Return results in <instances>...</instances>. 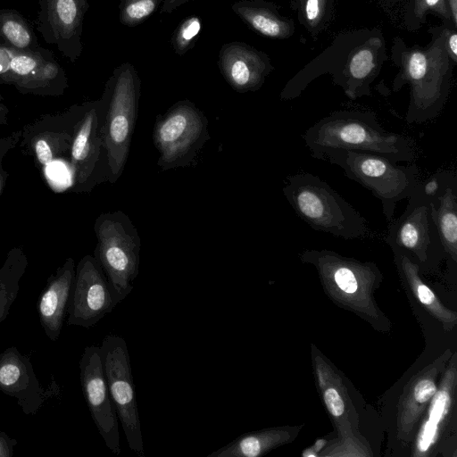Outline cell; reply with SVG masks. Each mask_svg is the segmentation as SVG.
Returning <instances> with one entry per match:
<instances>
[{"label": "cell", "mask_w": 457, "mask_h": 457, "mask_svg": "<svg viewBox=\"0 0 457 457\" xmlns=\"http://www.w3.org/2000/svg\"><path fill=\"white\" fill-rule=\"evenodd\" d=\"M445 48L452 62H457V33L456 28L445 26Z\"/></svg>", "instance_id": "34"}, {"label": "cell", "mask_w": 457, "mask_h": 457, "mask_svg": "<svg viewBox=\"0 0 457 457\" xmlns=\"http://www.w3.org/2000/svg\"><path fill=\"white\" fill-rule=\"evenodd\" d=\"M384 43L378 37H370L356 46L343 64L332 75L335 84L340 86L352 100L371 95L370 85L378 75L382 61L380 50Z\"/></svg>", "instance_id": "19"}, {"label": "cell", "mask_w": 457, "mask_h": 457, "mask_svg": "<svg viewBox=\"0 0 457 457\" xmlns=\"http://www.w3.org/2000/svg\"><path fill=\"white\" fill-rule=\"evenodd\" d=\"M0 45L17 50L40 47L30 23L13 9H0Z\"/></svg>", "instance_id": "27"}, {"label": "cell", "mask_w": 457, "mask_h": 457, "mask_svg": "<svg viewBox=\"0 0 457 457\" xmlns=\"http://www.w3.org/2000/svg\"><path fill=\"white\" fill-rule=\"evenodd\" d=\"M202 29V21L196 16H189L181 21L174 30L170 43L174 53L182 56L194 48Z\"/></svg>", "instance_id": "31"}, {"label": "cell", "mask_w": 457, "mask_h": 457, "mask_svg": "<svg viewBox=\"0 0 457 457\" xmlns=\"http://www.w3.org/2000/svg\"><path fill=\"white\" fill-rule=\"evenodd\" d=\"M118 304L113 290L94 255L83 256L75 268L67 324L89 328Z\"/></svg>", "instance_id": "13"}, {"label": "cell", "mask_w": 457, "mask_h": 457, "mask_svg": "<svg viewBox=\"0 0 457 457\" xmlns=\"http://www.w3.org/2000/svg\"><path fill=\"white\" fill-rule=\"evenodd\" d=\"M102 363L119 422L129 449L145 457L141 422L127 343L118 335H107L100 345Z\"/></svg>", "instance_id": "10"}, {"label": "cell", "mask_w": 457, "mask_h": 457, "mask_svg": "<svg viewBox=\"0 0 457 457\" xmlns=\"http://www.w3.org/2000/svg\"><path fill=\"white\" fill-rule=\"evenodd\" d=\"M75 262L71 257L65 260L57 270L48 277L37 308L41 327L46 336L55 342L61 335L75 277Z\"/></svg>", "instance_id": "20"}, {"label": "cell", "mask_w": 457, "mask_h": 457, "mask_svg": "<svg viewBox=\"0 0 457 457\" xmlns=\"http://www.w3.org/2000/svg\"><path fill=\"white\" fill-rule=\"evenodd\" d=\"M94 231L97 240L94 257L120 303L133 290L139 273L140 237L129 216L120 210L100 214Z\"/></svg>", "instance_id": "6"}, {"label": "cell", "mask_w": 457, "mask_h": 457, "mask_svg": "<svg viewBox=\"0 0 457 457\" xmlns=\"http://www.w3.org/2000/svg\"><path fill=\"white\" fill-rule=\"evenodd\" d=\"M36 29L44 41L75 62L83 51V21L87 0H39Z\"/></svg>", "instance_id": "15"}, {"label": "cell", "mask_w": 457, "mask_h": 457, "mask_svg": "<svg viewBox=\"0 0 457 457\" xmlns=\"http://www.w3.org/2000/svg\"><path fill=\"white\" fill-rule=\"evenodd\" d=\"M0 391L16 399L26 415H34L49 395L38 382L28 356L15 346L0 353Z\"/></svg>", "instance_id": "17"}, {"label": "cell", "mask_w": 457, "mask_h": 457, "mask_svg": "<svg viewBox=\"0 0 457 457\" xmlns=\"http://www.w3.org/2000/svg\"><path fill=\"white\" fill-rule=\"evenodd\" d=\"M379 1H381L384 4H386L387 7H389L391 5L395 4L397 2H399L401 0H379Z\"/></svg>", "instance_id": "38"}, {"label": "cell", "mask_w": 457, "mask_h": 457, "mask_svg": "<svg viewBox=\"0 0 457 457\" xmlns=\"http://www.w3.org/2000/svg\"><path fill=\"white\" fill-rule=\"evenodd\" d=\"M29 265L27 255L21 247L12 248L0 268V323L4 321L15 302L20 281Z\"/></svg>", "instance_id": "26"}, {"label": "cell", "mask_w": 457, "mask_h": 457, "mask_svg": "<svg viewBox=\"0 0 457 457\" xmlns=\"http://www.w3.org/2000/svg\"><path fill=\"white\" fill-rule=\"evenodd\" d=\"M422 187L429 198L433 217L445 254L457 262V175L452 170L435 173Z\"/></svg>", "instance_id": "18"}, {"label": "cell", "mask_w": 457, "mask_h": 457, "mask_svg": "<svg viewBox=\"0 0 457 457\" xmlns=\"http://www.w3.org/2000/svg\"><path fill=\"white\" fill-rule=\"evenodd\" d=\"M455 382L456 364L453 354L452 363L445 370L439 388L428 403V416L416 439L415 455L426 454L436 444L440 428L450 411Z\"/></svg>", "instance_id": "23"}, {"label": "cell", "mask_w": 457, "mask_h": 457, "mask_svg": "<svg viewBox=\"0 0 457 457\" xmlns=\"http://www.w3.org/2000/svg\"><path fill=\"white\" fill-rule=\"evenodd\" d=\"M79 104L43 115L21 129V146L50 183L54 175H70V154ZM70 187V186H69Z\"/></svg>", "instance_id": "9"}, {"label": "cell", "mask_w": 457, "mask_h": 457, "mask_svg": "<svg viewBox=\"0 0 457 457\" xmlns=\"http://www.w3.org/2000/svg\"><path fill=\"white\" fill-rule=\"evenodd\" d=\"M446 360L445 353L419 373L408 385L399 405L397 419L399 436H409L419 421L436 392V379Z\"/></svg>", "instance_id": "21"}, {"label": "cell", "mask_w": 457, "mask_h": 457, "mask_svg": "<svg viewBox=\"0 0 457 457\" xmlns=\"http://www.w3.org/2000/svg\"><path fill=\"white\" fill-rule=\"evenodd\" d=\"M217 64L227 83L238 93L257 91L273 70L264 52L239 41L222 45Z\"/></svg>", "instance_id": "16"}, {"label": "cell", "mask_w": 457, "mask_h": 457, "mask_svg": "<svg viewBox=\"0 0 457 457\" xmlns=\"http://www.w3.org/2000/svg\"><path fill=\"white\" fill-rule=\"evenodd\" d=\"M17 441L6 433L0 431V457H12Z\"/></svg>", "instance_id": "35"}, {"label": "cell", "mask_w": 457, "mask_h": 457, "mask_svg": "<svg viewBox=\"0 0 457 457\" xmlns=\"http://www.w3.org/2000/svg\"><path fill=\"white\" fill-rule=\"evenodd\" d=\"M300 0H294V4L293 6H295Z\"/></svg>", "instance_id": "39"}, {"label": "cell", "mask_w": 457, "mask_h": 457, "mask_svg": "<svg viewBox=\"0 0 457 457\" xmlns=\"http://www.w3.org/2000/svg\"><path fill=\"white\" fill-rule=\"evenodd\" d=\"M315 158L339 166L347 178L370 191L381 202L387 223L394 219L397 203L408 199L421 182L414 162L398 165L381 155L343 149H328Z\"/></svg>", "instance_id": "5"}, {"label": "cell", "mask_w": 457, "mask_h": 457, "mask_svg": "<svg viewBox=\"0 0 457 457\" xmlns=\"http://www.w3.org/2000/svg\"><path fill=\"white\" fill-rule=\"evenodd\" d=\"M232 11L258 34L274 39L290 37L295 32L294 21L282 16L276 4L266 0H239Z\"/></svg>", "instance_id": "22"}, {"label": "cell", "mask_w": 457, "mask_h": 457, "mask_svg": "<svg viewBox=\"0 0 457 457\" xmlns=\"http://www.w3.org/2000/svg\"><path fill=\"white\" fill-rule=\"evenodd\" d=\"M21 129L0 137V196L7 182L9 173L4 168V159L21 140Z\"/></svg>", "instance_id": "32"}, {"label": "cell", "mask_w": 457, "mask_h": 457, "mask_svg": "<svg viewBox=\"0 0 457 457\" xmlns=\"http://www.w3.org/2000/svg\"><path fill=\"white\" fill-rule=\"evenodd\" d=\"M403 21L409 30H416L426 21L428 11L436 12L445 21L452 22L445 0H403ZM453 23V22H452Z\"/></svg>", "instance_id": "29"}, {"label": "cell", "mask_w": 457, "mask_h": 457, "mask_svg": "<svg viewBox=\"0 0 457 457\" xmlns=\"http://www.w3.org/2000/svg\"><path fill=\"white\" fill-rule=\"evenodd\" d=\"M210 139L208 119L193 102L180 100L157 115L153 142L162 170L191 165Z\"/></svg>", "instance_id": "7"}, {"label": "cell", "mask_w": 457, "mask_h": 457, "mask_svg": "<svg viewBox=\"0 0 457 457\" xmlns=\"http://www.w3.org/2000/svg\"><path fill=\"white\" fill-rule=\"evenodd\" d=\"M282 192L296 215L314 230L346 240L370 234L366 219L317 175H290Z\"/></svg>", "instance_id": "3"}, {"label": "cell", "mask_w": 457, "mask_h": 457, "mask_svg": "<svg viewBox=\"0 0 457 457\" xmlns=\"http://www.w3.org/2000/svg\"><path fill=\"white\" fill-rule=\"evenodd\" d=\"M283 429L268 428L243 434L207 457H259L287 441Z\"/></svg>", "instance_id": "24"}, {"label": "cell", "mask_w": 457, "mask_h": 457, "mask_svg": "<svg viewBox=\"0 0 457 457\" xmlns=\"http://www.w3.org/2000/svg\"><path fill=\"white\" fill-rule=\"evenodd\" d=\"M398 267L420 303L444 327L451 329L456 323V313L446 309L436 298L434 292L427 286L420 276V267L411 258L403 253H395Z\"/></svg>", "instance_id": "25"}, {"label": "cell", "mask_w": 457, "mask_h": 457, "mask_svg": "<svg viewBox=\"0 0 457 457\" xmlns=\"http://www.w3.org/2000/svg\"><path fill=\"white\" fill-rule=\"evenodd\" d=\"M407 200L402 215L387 223L386 242L420 267L444 255V249L422 181Z\"/></svg>", "instance_id": "11"}, {"label": "cell", "mask_w": 457, "mask_h": 457, "mask_svg": "<svg viewBox=\"0 0 457 457\" xmlns=\"http://www.w3.org/2000/svg\"><path fill=\"white\" fill-rule=\"evenodd\" d=\"M334 0H300L297 10L300 23L312 36H317L330 21Z\"/></svg>", "instance_id": "28"}, {"label": "cell", "mask_w": 457, "mask_h": 457, "mask_svg": "<svg viewBox=\"0 0 457 457\" xmlns=\"http://www.w3.org/2000/svg\"><path fill=\"white\" fill-rule=\"evenodd\" d=\"M79 379L91 418L107 448L120 454L119 419L111 399L100 346L85 347L79 363Z\"/></svg>", "instance_id": "14"}, {"label": "cell", "mask_w": 457, "mask_h": 457, "mask_svg": "<svg viewBox=\"0 0 457 457\" xmlns=\"http://www.w3.org/2000/svg\"><path fill=\"white\" fill-rule=\"evenodd\" d=\"M162 0H120L119 21L132 28L143 23L162 5Z\"/></svg>", "instance_id": "30"}, {"label": "cell", "mask_w": 457, "mask_h": 457, "mask_svg": "<svg viewBox=\"0 0 457 457\" xmlns=\"http://www.w3.org/2000/svg\"><path fill=\"white\" fill-rule=\"evenodd\" d=\"M434 42L428 49L406 48L398 38L394 59L399 72L392 90L397 92L410 85V103L405 120L408 124H422L437 118L448 98L453 62L445 48V27L433 34Z\"/></svg>", "instance_id": "2"}, {"label": "cell", "mask_w": 457, "mask_h": 457, "mask_svg": "<svg viewBox=\"0 0 457 457\" xmlns=\"http://www.w3.org/2000/svg\"><path fill=\"white\" fill-rule=\"evenodd\" d=\"M141 80L135 66L114 69L100 97L103 104L102 137L108 162V182L121 176L130 150L138 114Z\"/></svg>", "instance_id": "4"}, {"label": "cell", "mask_w": 457, "mask_h": 457, "mask_svg": "<svg viewBox=\"0 0 457 457\" xmlns=\"http://www.w3.org/2000/svg\"><path fill=\"white\" fill-rule=\"evenodd\" d=\"M191 0H162L161 5L162 14H170L173 11Z\"/></svg>", "instance_id": "36"}, {"label": "cell", "mask_w": 457, "mask_h": 457, "mask_svg": "<svg viewBox=\"0 0 457 457\" xmlns=\"http://www.w3.org/2000/svg\"><path fill=\"white\" fill-rule=\"evenodd\" d=\"M323 399L330 414L336 418L340 417L345 412V403L342 395L337 388L328 386L323 391Z\"/></svg>", "instance_id": "33"}, {"label": "cell", "mask_w": 457, "mask_h": 457, "mask_svg": "<svg viewBox=\"0 0 457 457\" xmlns=\"http://www.w3.org/2000/svg\"><path fill=\"white\" fill-rule=\"evenodd\" d=\"M315 158L328 149L355 150L375 154L394 162H414V139L385 129L373 112L342 110L320 119L303 136Z\"/></svg>", "instance_id": "1"}, {"label": "cell", "mask_w": 457, "mask_h": 457, "mask_svg": "<svg viewBox=\"0 0 457 457\" xmlns=\"http://www.w3.org/2000/svg\"><path fill=\"white\" fill-rule=\"evenodd\" d=\"M0 84L12 86L23 95L61 96L68 79L48 49L17 50L0 45Z\"/></svg>", "instance_id": "12"}, {"label": "cell", "mask_w": 457, "mask_h": 457, "mask_svg": "<svg viewBox=\"0 0 457 457\" xmlns=\"http://www.w3.org/2000/svg\"><path fill=\"white\" fill-rule=\"evenodd\" d=\"M9 110L7 106L4 104V98L0 95V126L7 124V114Z\"/></svg>", "instance_id": "37"}, {"label": "cell", "mask_w": 457, "mask_h": 457, "mask_svg": "<svg viewBox=\"0 0 457 457\" xmlns=\"http://www.w3.org/2000/svg\"><path fill=\"white\" fill-rule=\"evenodd\" d=\"M101 98L79 104L70 154V190L87 193L108 181L107 155L102 137Z\"/></svg>", "instance_id": "8"}]
</instances>
